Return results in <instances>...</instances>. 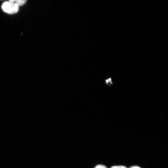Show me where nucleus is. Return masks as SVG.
Segmentation results:
<instances>
[{
  "mask_svg": "<svg viewBox=\"0 0 168 168\" xmlns=\"http://www.w3.org/2000/svg\"><path fill=\"white\" fill-rule=\"evenodd\" d=\"M130 168H141L140 167L138 166H133L130 167Z\"/></svg>",
  "mask_w": 168,
  "mask_h": 168,
  "instance_id": "6",
  "label": "nucleus"
},
{
  "mask_svg": "<svg viewBox=\"0 0 168 168\" xmlns=\"http://www.w3.org/2000/svg\"><path fill=\"white\" fill-rule=\"evenodd\" d=\"M95 168H107V167L104 165H99L97 166Z\"/></svg>",
  "mask_w": 168,
  "mask_h": 168,
  "instance_id": "5",
  "label": "nucleus"
},
{
  "mask_svg": "<svg viewBox=\"0 0 168 168\" xmlns=\"http://www.w3.org/2000/svg\"><path fill=\"white\" fill-rule=\"evenodd\" d=\"M2 8L5 12L11 15L16 14L19 11V7L13 0L4 2L2 5Z\"/></svg>",
  "mask_w": 168,
  "mask_h": 168,
  "instance_id": "1",
  "label": "nucleus"
},
{
  "mask_svg": "<svg viewBox=\"0 0 168 168\" xmlns=\"http://www.w3.org/2000/svg\"><path fill=\"white\" fill-rule=\"evenodd\" d=\"M111 168H127L126 166H114Z\"/></svg>",
  "mask_w": 168,
  "mask_h": 168,
  "instance_id": "4",
  "label": "nucleus"
},
{
  "mask_svg": "<svg viewBox=\"0 0 168 168\" xmlns=\"http://www.w3.org/2000/svg\"><path fill=\"white\" fill-rule=\"evenodd\" d=\"M105 83L106 85L111 86L113 85L111 78H109L105 80Z\"/></svg>",
  "mask_w": 168,
  "mask_h": 168,
  "instance_id": "3",
  "label": "nucleus"
},
{
  "mask_svg": "<svg viewBox=\"0 0 168 168\" xmlns=\"http://www.w3.org/2000/svg\"><path fill=\"white\" fill-rule=\"evenodd\" d=\"M15 3L19 7L25 5L27 2L26 0H17L14 1Z\"/></svg>",
  "mask_w": 168,
  "mask_h": 168,
  "instance_id": "2",
  "label": "nucleus"
}]
</instances>
